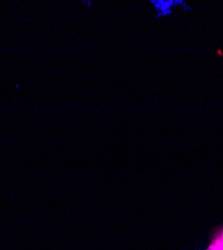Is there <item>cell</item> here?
<instances>
[{
    "mask_svg": "<svg viewBox=\"0 0 223 250\" xmlns=\"http://www.w3.org/2000/svg\"><path fill=\"white\" fill-rule=\"evenodd\" d=\"M206 250H218V249H217L215 246H213V245H211V244H210V245H209V247H208Z\"/></svg>",
    "mask_w": 223,
    "mask_h": 250,
    "instance_id": "cell-2",
    "label": "cell"
},
{
    "mask_svg": "<svg viewBox=\"0 0 223 250\" xmlns=\"http://www.w3.org/2000/svg\"><path fill=\"white\" fill-rule=\"evenodd\" d=\"M210 244L215 246L218 250H223V226L215 229Z\"/></svg>",
    "mask_w": 223,
    "mask_h": 250,
    "instance_id": "cell-1",
    "label": "cell"
}]
</instances>
